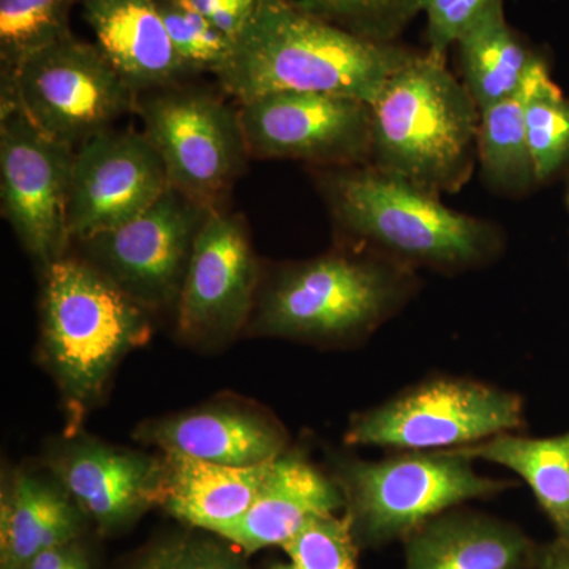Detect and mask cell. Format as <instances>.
<instances>
[{
  "mask_svg": "<svg viewBox=\"0 0 569 569\" xmlns=\"http://www.w3.org/2000/svg\"><path fill=\"white\" fill-rule=\"evenodd\" d=\"M343 244L419 271L456 276L496 263L507 247L500 224L456 211L440 194L372 164L310 168Z\"/></svg>",
  "mask_w": 569,
  "mask_h": 569,
  "instance_id": "cell-1",
  "label": "cell"
},
{
  "mask_svg": "<svg viewBox=\"0 0 569 569\" xmlns=\"http://www.w3.org/2000/svg\"><path fill=\"white\" fill-rule=\"evenodd\" d=\"M418 52L359 39L287 0H260L217 81L236 103L277 92H323L373 104Z\"/></svg>",
  "mask_w": 569,
  "mask_h": 569,
  "instance_id": "cell-2",
  "label": "cell"
},
{
  "mask_svg": "<svg viewBox=\"0 0 569 569\" xmlns=\"http://www.w3.org/2000/svg\"><path fill=\"white\" fill-rule=\"evenodd\" d=\"M481 110L447 59L419 51L372 104V159L419 189L458 193L478 164Z\"/></svg>",
  "mask_w": 569,
  "mask_h": 569,
  "instance_id": "cell-3",
  "label": "cell"
},
{
  "mask_svg": "<svg viewBox=\"0 0 569 569\" xmlns=\"http://www.w3.org/2000/svg\"><path fill=\"white\" fill-rule=\"evenodd\" d=\"M418 290L415 269L343 244L280 269L258 301L253 328L307 342H358L402 312Z\"/></svg>",
  "mask_w": 569,
  "mask_h": 569,
  "instance_id": "cell-4",
  "label": "cell"
},
{
  "mask_svg": "<svg viewBox=\"0 0 569 569\" xmlns=\"http://www.w3.org/2000/svg\"><path fill=\"white\" fill-rule=\"evenodd\" d=\"M41 343L70 406H91L123 355L151 332L148 309L96 266L63 254L44 269Z\"/></svg>",
  "mask_w": 569,
  "mask_h": 569,
  "instance_id": "cell-5",
  "label": "cell"
},
{
  "mask_svg": "<svg viewBox=\"0 0 569 569\" xmlns=\"http://www.w3.org/2000/svg\"><path fill=\"white\" fill-rule=\"evenodd\" d=\"M475 460L455 449L402 451L369 462L342 463L337 485L359 549L403 541L427 520L468 501L488 500L516 488L507 479L482 477Z\"/></svg>",
  "mask_w": 569,
  "mask_h": 569,
  "instance_id": "cell-6",
  "label": "cell"
},
{
  "mask_svg": "<svg viewBox=\"0 0 569 569\" xmlns=\"http://www.w3.org/2000/svg\"><path fill=\"white\" fill-rule=\"evenodd\" d=\"M523 399L463 377H436L353 418L348 445L397 451H448L526 427Z\"/></svg>",
  "mask_w": 569,
  "mask_h": 569,
  "instance_id": "cell-7",
  "label": "cell"
},
{
  "mask_svg": "<svg viewBox=\"0 0 569 569\" xmlns=\"http://www.w3.org/2000/svg\"><path fill=\"white\" fill-rule=\"evenodd\" d=\"M138 97L96 43L73 33L0 80V107L20 108L37 129L74 151L137 112Z\"/></svg>",
  "mask_w": 569,
  "mask_h": 569,
  "instance_id": "cell-8",
  "label": "cell"
},
{
  "mask_svg": "<svg viewBox=\"0 0 569 569\" xmlns=\"http://www.w3.org/2000/svg\"><path fill=\"white\" fill-rule=\"evenodd\" d=\"M137 114L170 187L206 208H222L250 157L238 104L178 82L141 92Z\"/></svg>",
  "mask_w": 569,
  "mask_h": 569,
  "instance_id": "cell-9",
  "label": "cell"
},
{
  "mask_svg": "<svg viewBox=\"0 0 569 569\" xmlns=\"http://www.w3.org/2000/svg\"><path fill=\"white\" fill-rule=\"evenodd\" d=\"M74 149L37 129L20 108L0 107V204L26 252L43 269L71 244Z\"/></svg>",
  "mask_w": 569,
  "mask_h": 569,
  "instance_id": "cell-10",
  "label": "cell"
},
{
  "mask_svg": "<svg viewBox=\"0 0 569 569\" xmlns=\"http://www.w3.org/2000/svg\"><path fill=\"white\" fill-rule=\"evenodd\" d=\"M212 209L168 187L141 216L77 244L86 261L144 309L176 307L194 241Z\"/></svg>",
  "mask_w": 569,
  "mask_h": 569,
  "instance_id": "cell-11",
  "label": "cell"
},
{
  "mask_svg": "<svg viewBox=\"0 0 569 569\" xmlns=\"http://www.w3.org/2000/svg\"><path fill=\"white\" fill-rule=\"evenodd\" d=\"M247 152L310 168H348L372 159V104L323 92H277L238 103Z\"/></svg>",
  "mask_w": 569,
  "mask_h": 569,
  "instance_id": "cell-12",
  "label": "cell"
},
{
  "mask_svg": "<svg viewBox=\"0 0 569 569\" xmlns=\"http://www.w3.org/2000/svg\"><path fill=\"white\" fill-rule=\"evenodd\" d=\"M167 170L142 132L110 129L74 151L69 230L84 241L141 216L164 192Z\"/></svg>",
  "mask_w": 569,
  "mask_h": 569,
  "instance_id": "cell-13",
  "label": "cell"
},
{
  "mask_svg": "<svg viewBox=\"0 0 569 569\" xmlns=\"http://www.w3.org/2000/svg\"><path fill=\"white\" fill-rule=\"evenodd\" d=\"M258 264L246 220L213 208L194 241L178 306V328L197 340L233 336L252 312Z\"/></svg>",
  "mask_w": 569,
  "mask_h": 569,
  "instance_id": "cell-14",
  "label": "cell"
},
{
  "mask_svg": "<svg viewBox=\"0 0 569 569\" xmlns=\"http://www.w3.org/2000/svg\"><path fill=\"white\" fill-rule=\"evenodd\" d=\"M61 486L84 518L111 533L160 505L162 459L140 452L81 443L63 452L54 466Z\"/></svg>",
  "mask_w": 569,
  "mask_h": 569,
  "instance_id": "cell-15",
  "label": "cell"
},
{
  "mask_svg": "<svg viewBox=\"0 0 569 569\" xmlns=\"http://www.w3.org/2000/svg\"><path fill=\"white\" fill-rule=\"evenodd\" d=\"M346 508L342 489L299 452L272 462L252 507L217 537L247 553L287 545L307 523Z\"/></svg>",
  "mask_w": 569,
  "mask_h": 569,
  "instance_id": "cell-16",
  "label": "cell"
},
{
  "mask_svg": "<svg viewBox=\"0 0 569 569\" xmlns=\"http://www.w3.org/2000/svg\"><path fill=\"white\" fill-rule=\"evenodd\" d=\"M403 569H537L539 546L520 527L462 507L403 539Z\"/></svg>",
  "mask_w": 569,
  "mask_h": 569,
  "instance_id": "cell-17",
  "label": "cell"
},
{
  "mask_svg": "<svg viewBox=\"0 0 569 569\" xmlns=\"http://www.w3.org/2000/svg\"><path fill=\"white\" fill-rule=\"evenodd\" d=\"M104 58L138 93L183 82L179 59L153 0H80Z\"/></svg>",
  "mask_w": 569,
  "mask_h": 569,
  "instance_id": "cell-18",
  "label": "cell"
},
{
  "mask_svg": "<svg viewBox=\"0 0 569 569\" xmlns=\"http://www.w3.org/2000/svg\"><path fill=\"white\" fill-rule=\"evenodd\" d=\"M160 505L186 526L219 535L252 507L272 462L236 467L163 452Z\"/></svg>",
  "mask_w": 569,
  "mask_h": 569,
  "instance_id": "cell-19",
  "label": "cell"
},
{
  "mask_svg": "<svg viewBox=\"0 0 569 569\" xmlns=\"http://www.w3.org/2000/svg\"><path fill=\"white\" fill-rule=\"evenodd\" d=\"M141 437L164 451L223 466H258L282 456L287 436L272 419L236 408H206L152 422Z\"/></svg>",
  "mask_w": 569,
  "mask_h": 569,
  "instance_id": "cell-20",
  "label": "cell"
},
{
  "mask_svg": "<svg viewBox=\"0 0 569 569\" xmlns=\"http://www.w3.org/2000/svg\"><path fill=\"white\" fill-rule=\"evenodd\" d=\"M0 507V569H24L43 550L80 539L81 509L62 486L36 475H14Z\"/></svg>",
  "mask_w": 569,
  "mask_h": 569,
  "instance_id": "cell-21",
  "label": "cell"
},
{
  "mask_svg": "<svg viewBox=\"0 0 569 569\" xmlns=\"http://www.w3.org/2000/svg\"><path fill=\"white\" fill-rule=\"evenodd\" d=\"M459 78L479 110L522 92L545 61L509 26L505 6L490 11L458 43Z\"/></svg>",
  "mask_w": 569,
  "mask_h": 569,
  "instance_id": "cell-22",
  "label": "cell"
},
{
  "mask_svg": "<svg viewBox=\"0 0 569 569\" xmlns=\"http://www.w3.org/2000/svg\"><path fill=\"white\" fill-rule=\"evenodd\" d=\"M455 451L507 467L518 475L548 516L557 538L569 545V430L545 438L500 433Z\"/></svg>",
  "mask_w": 569,
  "mask_h": 569,
  "instance_id": "cell-23",
  "label": "cell"
},
{
  "mask_svg": "<svg viewBox=\"0 0 569 569\" xmlns=\"http://www.w3.org/2000/svg\"><path fill=\"white\" fill-rule=\"evenodd\" d=\"M529 82L522 92L481 110L478 164L482 179L492 192L509 198L526 197L539 186L527 140L526 100Z\"/></svg>",
  "mask_w": 569,
  "mask_h": 569,
  "instance_id": "cell-24",
  "label": "cell"
},
{
  "mask_svg": "<svg viewBox=\"0 0 569 569\" xmlns=\"http://www.w3.org/2000/svg\"><path fill=\"white\" fill-rule=\"evenodd\" d=\"M77 3L80 0H0V80L36 52L71 36Z\"/></svg>",
  "mask_w": 569,
  "mask_h": 569,
  "instance_id": "cell-25",
  "label": "cell"
},
{
  "mask_svg": "<svg viewBox=\"0 0 569 569\" xmlns=\"http://www.w3.org/2000/svg\"><path fill=\"white\" fill-rule=\"evenodd\" d=\"M526 127L538 183L548 182L569 163V99L553 82L546 61L530 78Z\"/></svg>",
  "mask_w": 569,
  "mask_h": 569,
  "instance_id": "cell-26",
  "label": "cell"
},
{
  "mask_svg": "<svg viewBox=\"0 0 569 569\" xmlns=\"http://www.w3.org/2000/svg\"><path fill=\"white\" fill-rule=\"evenodd\" d=\"M295 9L373 43H397L421 0H287Z\"/></svg>",
  "mask_w": 569,
  "mask_h": 569,
  "instance_id": "cell-27",
  "label": "cell"
},
{
  "mask_svg": "<svg viewBox=\"0 0 569 569\" xmlns=\"http://www.w3.org/2000/svg\"><path fill=\"white\" fill-rule=\"evenodd\" d=\"M179 59L192 77H219L234 52V41L220 32L190 0H153Z\"/></svg>",
  "mask_w": 569,
  "mask_h": 569,
  "instance_id": "cell-28",
  "label": "cell"
},
{
  "mask_svg": "<svg viewBox=\"0 0 569 569\" xmlns=\"http://www.w3.org/2000/svg\"><path fill=\"white\" fill-rule=\"evenodd\" d=\"M295 569H358V545L346 516L313 519L282 546Z\"/></svg>",
  "mask_w": 569,
  "mask_h": 569,
  "instance_id": "cell-29",
  "label": "cell"
},
{
  "mask_svg": "<svg viewBox=\"0 0 569 569\" xmlns=\"http://www.w3.org/2000/svg\"><path fill=\"white\" fill-rule=\"evenodd\" d=\"M501 6L505 0H421V13L427 20L426 51L448 59V51L460 37Z\"/></svg>",
  "mask_w": 569,
  "mask_h": 569,
  "instance_id": "cell-30",
  "label": "cell"
},
{
  "mask_svg": "<svg viewBox=\"0 0 569 569\" xmlns=\"http://www.w3.org/2000/svg\"><path fill=\"white\" fill-rule=\"evenodd\" d=\"M127 569H247L222 546L203 538L181 537L159 542Z\"/></svg>",
  "mask_w": 569,
  "mask_h": 569,
  "instance_id": "cell-31",
  "label": "cell"
},
{
  "mask_svg": "<svg viewBox=\"0 0 569 569\" xmlns=\"http://www.w3.org/2000/svg\"><path fill=\"white\" fill-rule=\"evenodd\" d=\"M209 21L234 41L246 31L260 0H190Z\"/></svg>",
  "mask_w": 569,
  "mask_h": 569,
  "instance_id": "cell-32",
  "label": "cell"
},
{
  "mask_svg": "<svg viewBox=\"0 0 569 569\" xmlns=\"http://www.w3.org/2000/svg\"><path fill=\"white\" fill-rule=\"evenodd\" d=\"M24 569H93L88 550L80 539L52 546L33 557Z\"/></svg>",
  "mask_w": 569,
  "mask_h": 569,
  "instance_id": "cell-33",
  "label": "cell"
},
{
  "mask_svg": "<svg viewBox=\"0 0 569 569\" xmlns=\"http://www.w3.org/2000/svg\"><path fill=\"white\" fill-rule=\"evenodd\" d=\"M537 569H569V545L556 538L539 546Z\"/></svg>",
  "mask_w": 569,
  "mask_h": 569,
  "instance_id": "cell-34",
  "label": "cell"
},
{
  "mask_svg": "<svg viewBox=\"0 0 569 569\" xmlns=\"http://www.w3.org/2000/svg\"><path fill=\"white\" fill-rule=\"evenodd\" d=\"M271 569H295L293 565L288 561V563H276L272 565Z\"/></svg>",
  "mask_w": 569,
  "mask_h": 569,
  "instance_id": "cell-35",
  "label": "cell"
},
{
  "mask_svg": "<svg viewBox=\"0 0 569 569\" xmlns=\"http://www.w3.org/2000/svg\"><path fill=\"white\" fill-rule=\"evenodd\" d=\"M567 204H568V208H569V183H568V192H567Z\"/></svg>",
  "mask_w": 569,
  "mask_h": 569,
  "instance_id": "cell-36",
  "label": "cell"
}]
</instances>
